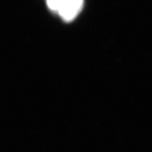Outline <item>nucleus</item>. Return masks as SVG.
<instances>
[{
    "label": "nucleus",
    "instance_id": "nucleus-1",
    "mask_svg": "<svg viewBox=\"0 0 152 152\" xmlns=\"http://www.w3.org/2000/svg\"><path fill=\"white\" fill-rule=\"evenodd\" d=\"M55 13L65 21L74 20L80 12L84 0H58Z\"/></svg>",
    "mask_w": 152,
    "mask_h": 152
}]
</instances>
